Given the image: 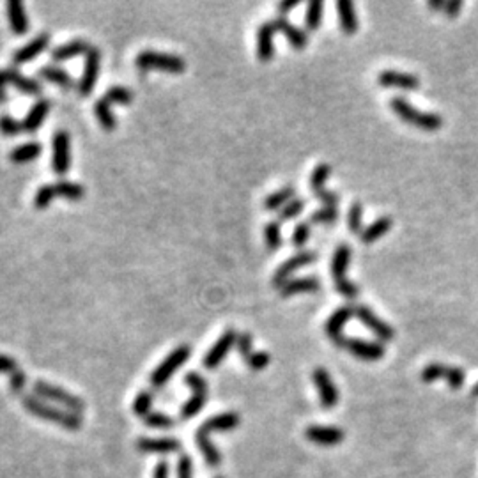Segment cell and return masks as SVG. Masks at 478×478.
Masks as SVG:
<instances>
[{"label":"cell","mask_w":478,"mask_h":478,"mask_svg":"<svg viewBox=\"0 0 478 478\" xmlns=\"http://www.w3.org/2000/svg\"><path fill=\"white\" fill-rule=\"evenodd\" d=\"M21 402H23L25 409L34 415V417L41 418L46 422H54V424L61 425L67 430H79L82 420L79 415H74L71 411H61L59 408L46 404L45 400L39 399L37 395H21Z\"/></svg>","instance_id":"6da1fadb"},{"label":"cell","mask_w":478,"mask_h":478,"mask_svg":"<svg viewBox=\"0 0 478 478\" xmlns=\"http://www.w3.org/2000/svg\"><path fill=\"white\" fill-rule=\"evenodd\" d=\"M390 108L397 114V117H400L402 121H406L408 124H413L417 128L425 129V132H436L443 126V117L434 114V112H422L418 108L413 107L408 99L395 96V98L390 99Z\"/></svg>","instance_id":"7a4b0ae2"},{"label":"cell","mask_w":478,"mask_h":478,"mask_svg":"<svg viewBox=\"0 0 478 478\" xmlns=\"http://www.w3.org/2000/svg\"><path fill=\"white\" fill-rule=\"evenodd\" d=\"M135 64L138 70H156L167 71V73L172 74H181L186 70L185 59L179 57V55L172 54H163V52H154V50H145L136 55Z\"/></svg>","instance_id":"3957f363"},{"label":"cell","mask_w":478,"mask_h":478,"mask_svg":"<svg viewBox=\"0 0 478 478\" xmlns=\"http://www.w3.org/2000/svg\"><path fill=\"white\" fill-rule=\"evenodd\" d=\"M351 260V248L347 245H340V247L335 250V256L331 259V275H333L335 280V287L342 296L349 298H356L360 294L358 285L353 284L351 280H347V266H349Z\"/></svg>","instance_id":"277c9868"},{"label":"cell","mask_w":478,"mask_h":478,"mask_svg":"<svg viewBox=\"0 0 478 478\" xmlns=\"http://www.w3.org/2000/svg\"><path fill=\"white\" fill-rule=\"evenodd\" d=\"M190 356H191L190 346L176 347V349H174L172 353H170V355L167 356V358L163 360L156 368H154L153 374H151V384H153L154 388L165 386L167 381H169L170 377H172V375L183 367V363H186L188 360H190Z\"/></svg>","instance_id":"5b68a950"},{"label":"cell","mask_w":478,"mask_h":478,"mask_svg":"<svg viewBox=\"0 0 478 478\" xmlns=\"http://www.w3.org/2000/svg\"><path fill=\"white\" fill-rule=\"evenodd\" d=\"M34 393L39 399H48L54 400V402H59V404H62L67 411L74 413V415H80L85 409V402L80 397L73 395V393L66 392V390H62V388L55 386V384L46 383V381H36L34 383Z\"/></svg>","instance_id":"8992f818"},{"label":"cell","mask_w":478,"mask_h":478,"mask_svg":"<svg viewBox=\"0 0 478 478\" xmlns=\"http://www.w3.org/2000/svg\"><path fill=\"white\" fill-rule=\"evenodd\" d=\"M185 383L194 390V397L188 402H185L181 408V420H190V418L197 417L198 413L202 411V408L207 402V383L202 375L197 372H188L185 375Z\"/></svg>","instance_id":"52a82bcc"},{"label":"cell","mask_w":478,"mask_h":478,"mask_svg":"<svg viewBox=\"0 0 478 478\" xmlns=\"http://www.w3.org/2000/svg\"><path fill=\"white\" fill-rule=\"evenodd\" d=\"M335 344L338 347L351 351L356 358L367 360V362H375V360H381L384 356V347L381 344L367 342V340H362V338L340 337L338 340H335Z\"/></svg>","instance_id":"ba28073f"},{"label":"cell","mask_w":478,"mask_h":478,"mask_svg":"<svg viewBox=\"0 0 478 478\" xmlns=\"http://www.w3.org/2000/svg\"><path fill=\"white\" fill-rule=\"evenodd\" d=\"M318 259H319V256L315 253V251H310V250L300 251V253H296V256H293L291 259L285 260L280 268L276 269L275 275H273V278H271L273 285L280 289L282 285L287 284V282L291 280V276H293V273L296 271V269L303 268V266H309V264L315 262Z\"/></svg>","instance_id":"9c48e42d"},{"label":"cell","mask_w":478,"mask_h":478,"mask_svg":"<svg viewBox=\"0 0 478 478\" xmlns=\"http://www.w3.org/2000/svg\"><path fill=\"white\" fill-rule=\"evenodd\" d=\"M238 331L232 330V328H229L225 333L222 335V337L216 340V344L213 347H211L209 351H207V355L204 356V367L209 368V371H213V368H216L220 365V363L225 360V356L229 355V351L232 349V347L238 344Z\"/></svg>","instance_id":"30bf717a"},{"label":"cell","mask_w":478,"mask_h":478,"mask_svg":"<svg viewBox=\"0 0 478 478\" xmlns=\"http://www.w3.org/2000/svg\"><path fill=\"white\" fill-rule=\"evenodd\" d=\"M71 165V149L70 133L57 132L54 136V158H52V169L59 178H64Z\"/></svg>","instance_id":"8fae6325"},{"label":"cell","mask_w":478,"mask_h":478,"mask_svg":"<svg viewBox=\"0 0 478 478\" xmlns=\"http://www.w3.org/2000/svg\"><path fill=\"white\" fill-rule=\"evenodd\" d=\"M312 380L315 388L319 390V400H321L322 408H335L338 402V390L335 386L333 380H331L330 372L322 367H318L312 372Z\"/></svg>","instance_id":"7c38bea8"},{"label":"cell","mask_w":478,"mask_h":478,"mask_svg":"<svg viewBox=\"0 0 478 478\" xmlns=\"http://www.w3.org/2000/svg\"><path fill=\"white\" fill-rule=\"evenodd\" d=\"M99 62H101V54L96 46H91V50L85 54V64H83L82 79L79 82V92L82 96H89L94 91L96 80L99 73Z\"/></svg>","instance_id":"4fadbf2b"},{"label":"cell","mask_w":478,"mask_h":478,"mask_svg":"<svg viewBox=\"0 0 478 478\" xmlns=\"http://www.w3.org/2000/svg\"><path fill=\"white\" fill-rule=\"evenodd\" d=\"M377 82L386 89H402V91H415L420 87V79L417 74L402 73L395 70H384L377 74Z\"/></svg>","instance_id":"5bb4252c"},{"label":"cell","mask_w":478,"mask_h":478,"mask_svg":"<svg viewBox=\"0 0 478 478\" xmlns=\"http://www.w3.org/2000/svg\"><path fill=\"white\" fill-rule=\"evenodd\" d=\"M356 318H358L363 324L367 326L368 330L374 331L375 337L380 338V340H386V342H390V340L395 337V331H393L392 326L388 324V322H384L383 319L377 318V315L372 312V309H368V306L365 305L356 306Z\"/></svg>","instance_id":"9a60e30c"},{"label":"cell","mask_w":478,"mask_h":478,"mask_svg":"<svg viewBox=\"0 0 478 478\" xmlns=\"http://www.w3.org/2000/svg\"><path fill=\"white\" fill-rule=\"evenodd\" d=\"M136 450L145 452V454H174V452L181 450V441L176 437H160V439L141 437L136 441Z\"/></svg>","instance_id":"2e32d148"},{"label":"cell","mask_w":478,"mask_h":478,"mask_svg":"<svg viewBox=\"0 0 478 478\" xmlns=\"http://www.w3.org/2000/svg\"><path fill=\"white\" fill-rule=\"evenodd\" d=\"M353 315H356V306L344 305V306H340V309L335 310V312L331 313L330 318H328V321H326V324H324L326 335H328L330 338H333V342L335 340H338V338L342 337L344 326H346L347 322L351 321V318H353Z\"/></svg>","instance_id":"e0dca14e"},{"label":"cell","mask_w":478,"mask_h":478,"mask_svg":"<svg viewBox=\"0 0 478 478\" xmlns=\"http://www.w3.org/2000/svg\"><path fill=\"white\" fill-rule=\"evenodd\" d=\"M48 46L50 36L48 34H41V36H37L36 39H32V41L27 43V45L21 46L20 50H17V52L12 54V64H14V66L27 64V62L34 61L39 54H43Z\"/></svg>","instance_id":"ac0fdd59"},{"label":"cell","mask_w":478,"mask_h":478,"mask_svg":"<svg viewBox=\"0 0 478 478\" xmlns=\"http://www.w3.org/2000/svg\"><path fill=\"white\" fill-rule=\"evenodd\" d=\"M271 21H273V25H275L276 32L284 34L294 50L305 48L306 43H309V36H306L305 30L298 29L296 25L291 23V21H289L285 17H282V14H278V17H276L275 20H271Z\"/></svg>","instance_id":"d6986e66"},{"label":"cell","mask_w":478,"mask_h":478,"mask_svg":"<svg viewBox=\"0 0 478 478\" xmlns=\"http://www.w3.org/2000/svg\"><path fill=\"white\" fill-rule=\"evenodd\" d=\"M275 25L273 21H266L257 29V59L262 62H269L275 55Z\"/></svg>","instance_id":"ffe728a7"},{"label":"cell","mask_w":478,"mask_h":478,"mask_svg":"<svg viewBox=\"0 0 478 478\" xmlns=\"http://www.w3.org/2000/svg\"><path fill=\"white\" fill-rule=\"evenodd\" d=\"M305 436L315 445L335 446L342 443L344 433L337 427H321V425H310L305 430Z\"/></svg>","instance_id":"44dd1931"},{"label":"cell","mask_w":478,"mask_h":478,"mask_svg":"<svg viewBox=\"0 0 478 478\" xmlns=\"http://www.w3.org/2000/svg\"><path fill=\"white\" fill-rule=\"evenodd\" d=\"M239 425V415L229 411L222 413L218 417L209 418L207 422H204L200 427H198V434H206L209 436V433H227V430H234Z\"/></svg>","instance_id":"7402d4cb"},{"label":"cell","mask_w":478,"mask_h":478,"mask_svg":"<svg viewBox=\"0 0 478 478\" xmlns=\"http://www.w3.org/2000/svg\"><path fill=\"white\" fill-rule=\"evenodd\" d=\"M319 289H321L319 276H303V278H291L287 284L282 285L280 294L284 298H289L300 293H315Z\"/></svg>","instance_id":"603a6c76"},{"label":"cell","mask_w":478,"mask_h":478,"mask_svg":"<svg viewBox=\"0 0 478 478\" xmlns=\"http://www.w3.org/2000/svg\"><path fill=\"white\" fill-rule=\"evenodd\" d=\"M8 18L11 30L17 36H25L29 30V20L25 14V8L20 0H9L8 2Z\"/></svg>","instance_id":"cb8c5ba5"},{"label":"cell","mask_w":478,"mask_h":478,"mask_svg":"<svg viewBox=\"0 0 478 478\" xmlns=\"http://www.w3.org/2000/svg\"><path fill=\"white\" fill-rule=\"evenodd\" d=\"M48 112H50L48 99H39L36 105H32V108H30L29 114H27L23 119V132L36 133L37 129L41 128L43 121L46 119Z\"/></svg>","instance_id":"d4e9b609"},{"label":"cell","mask_w":478,"mask_h":478,"mask_svg":"<svg viewBox=\"0 0 478 478\" xmlns=\"http://www.w3.org/2000/svg\"><path fill=\"white\" fill-rule=\"evenodd\" d=\"M89 50H91V45L85 39H73V41H67L66 45L57 46L55 50H52V59L57 62L70 61V59L87 54Z\"/></svg>","instance_id":"484cf974"},{"label":"cell","mask_w":478,"mask_h":478,"mask_svg":"<svg viewBox=\"0 0 478 478\" xmlns=\"http://www.w3.org/2000/svg\"><path fill=\"white\" fill-rule=\"evenodd\" d=\"M338 9V21H340V27L346 34H355L358 30V17H356L355 6L351 0H338L337 2Z\"/></svg>","instance_id":"4316f807"},{"label":"cell","mask_w":478,"mask_h":478,"mask_svg":"<svg viewBox=\"0 0 478 478\" xmlns=\"http://www.w3.org/2000/svg\"><path fill=\"white\" fill-rule=\"evenodd\" d=\"M37 74H39L43 80H48V82L57 83L59 87H62V89H64V91H70V89H73V85H74L73 79H71L70 74L62 70V67L43 66V67H39Z\"/></svg>","instance_id":"83f0119b"},{"label":"cell","mask_w":478,"mask_h":478,"mask_svg":"<svg viewBox=\"0 0 478 478\" xmlns=\"http://www.w3.org/2000/svg\"><path fill=\"white\" fill-rule=\"evenodd\" d=\"M41 154V145L37 142H27L23 145H18L17 149H12L11 154H9V160L17 165H23V163H29L39 158Z\"/></svg>","instance_id":"f1b7e54d"},{"label":"cell","mask_w":478,"mask_h":478,"mask_svg":"<svg viewBox=\"0 0 478 478\" xmlns=\"http://www.w3.org/2000/svg\"><path fill=\"white\" fill-rule=\"evenodd\" d=\"M390 229H392V218H390V216H381V218H377L375 222H372L368 227L363 229V243H374V241H377L380 238H383Z\"/></svg>","instance_id":"f546056e"},{"label":"cell","mask_w":478,"mask_h":478,"mask_svg":"<svg viewBox=\"0 0 478 478\" xmlns=\"http://www.w3.org/2000/svg\"><path fill=\"white\" fill-rule=\"evenodd\" d=\"M294 195H296V188H294V186H285L282 190L275 191V194H269L268 197L264 198V207L269 211L282 209V207L287 206L291 200H294Z\"/></svg>","instance_id":"4dcf8cb0"},{"label":"cell","mask_w":478,"mask_h":478,"mask_svg":"<svg viewBox=\"0 0 478 478\" xmlns=\"http://www.w3.org/2000/svg\"><path fill=\"white\" fill-rule=\"evenodd\" d=\"M94 114H96V119L99 121V124L103 126V129H107V132H114V129H116L117 121L116 117H114V114H112L110 103H108L107 99L101 98L96 101Z\"/></svg>","instance_id":"1f68e13d"},{"label":"cell","mask_w":478,"mask_h":478,"mask_svg":"<svg viewBox=\"0 0 478 478\" xmlns=\"http://www.w3.org/2000/svg\"><path fill=\"white\" fill-rule=\"evenodd\" d=\"M55 191L61 197L67 198V200H82L85 197V188L79 183L71 181H59L55 183Z\"/></svg>","instance_id":"d6a6232c"},{"label":"cell","mask_w":478,"mask_h":478,"mask_svg":"<svg viewBox=\"0 0 478 478\" xmlns=\"http://www.w3.org/2000/svg\"><path fill=\"white\" fill-rule=\"evenodd\" d=\"M331 176V165H328V163H319L315 169L312 170V174H310V188H312V191L315 195L321 194V191H324V183L326 179Z\"/></svg>","instance_id":"836d02e7"},{"label":"cell","mask_w":478,"mask_h":478,"mask_svg":"<svg viewBox=\"0 0 478 478\" xmlns=\"http://www.w3.org/2000/svg\"><path fill=\"white\" fill-rule=\"evenodd\" d=\"M322 21V2L321 0H310L309 8H306L305 23L306 29L318 30Z\"/></svg>","instance_id":"e575fe53"},{"label":"cell","mask_w":478,"mask_h":478,"mask_svg":"<svg viewBox=\"0 0 478 478\" xmlns=\"http://www.w3.org/2000/svg\"><path fill=\"white\" fill-rule=\"evenodd\" d=\"M264 239H266V247L269 250H278L282 247V234H280V222H268L264 227Z\"/></svg>","instance_id":"d590c367"},{"label":"cell","mask_w":478,"mask_h":478,"mask_svg":"<svg viewBox=\"0 0 478 478\" xmlns=\"http://www.w3.org/2000/svg\"><path fill=\"white\" fill-rule=\"evenodd\" d=\"M153 408V393L151 392H141L133 400V413L136 417L145 418L151 413Z\"/></svg>","instance_id":"8d00e7d4"},{"label":"cell","mask_w":478,"mask_h":478,"mask_svg":"<svg viewBox=\"0 0 478 478\" xmlns=\"http://www.w3.org/2000/svg\"><path fill=\"white\" fill-rule=\"evenodd\" d=\"M347 223H349V231L353 234H360L363 232V206L360 202H355L351 206L349 215H347Z\"/></svg>","instance_id":"74e56055"},{"label":"cell","mask_w":478,"mask_h":478,"mask_svg":"<svg viewBox=\"0 0 478 478\" xmlns=\"http://www.w3.org/2000/svg\"><path fill=\"white\" fill-rule=\"evenodd\" d=\"M57 191H55V185H43L39 190L36 191V197H34V207L36 209H45L52 204V200L55 198Z\"/></svg>","instance_id":"f35d334b"},{"label":"cell","mask_w":478,"mask_h":478,"mask_svg":"<svg viewBox=\"0 0 478 478\" xmlns=\"http://www.w3.org/2000/svg\"><path fill=\"white\" fill-rule=\"evenodd\" d=\"M105 99H107L108 103H117V105H129L133 99V94L128 91V89H124V87L121 85H114L110 87L107 91V94H105Z\"/></svg>","instance_id":"ab89813d"},{"label":"cell","mask_w":478,"mask_h":478,"mask_svg":"<svg viewBox=\"0 0 478 478\" xmlns=\"http://www.w3.org/2000/svg\"><path fill=\"white\" fill-rule=\"evenodd\" d=\"M12 85L17 87L18 91L23 92V94H32V96H39L43 92V85L37 80L32 79H27V76H23V74H20L17 79V82L12 83Z\"/></svg>","instance_id":"60d3db41"},{"label":"cell","mask_w":478,"mask_h":478,"mask_svg":"<svg viewBox=\"0 0 478 478\" xmlns=\"http://www.w3.org/2000/svg\"><path fill=\"white\" fill-rule=\"evenodd\" d=\"M338 220V211L337 207L324 206L321 209L313 211L310 215V223H335Z\"/></svg>","instance_id":"b9f144b4"},{"label":"cell","mask_w":478,"mask_h":478,"mask_svg":"<svg viewBox=\"0 0 478 478\" xmlns=\"http://www.w3.org/2000/svg\"><path fill=\"white\" fill-rule=\"evenodd\" d=\"M448 367L441 365V363H430L422 371V381L424 383H433V381L439 380V377H446Z\"/></svg>","instance_id":"7bdbcfd3"},{"label":"cell","mask_w":478,"mask_h":478,"mask_svg":"<svg viewBox=\"0 0 478 478\" xmlns=\"http://www.w3.org/2000/svg\"><path fill=\"white\" fill-rule=\"evenodd\" d=\"M144 422L151 429H170V427H174L172 418H169L167 415H163V413L151 411L147 417L144 418Z\"/></svg>","instance_id":"ee69618b"},{"label":"cell","mask_w":478,"mask_h":478,"mask_svg":"<svg viewBox=\"0 0 478 478\" xmlns=\"http://www.w3.org/2000/svg\"><path fill=\"white\" fill-rule=\"evenodd\" d=\"M303 209H305V200H301V198H294V200H291L287 206L282 207L280 213H278V218H280L282 222H285V220H293V218H296V216L300 215Z\"/></svg>","instance_id":"f6af8a7d"},{"label":"cell","mask_w":478,"mask_h":478,"mask_svg":"<svg viewBox=\"0 0 478 478\" xmlns=\"http://www.w3.org/2000/svg\"><path fill=\"white\" fill-rule=\"evenodd\" d=\"M0 132L8 136L20 135L23 132V123H18L17 119H12L11 116H2L0 117Z\"/></svg>","instance_id":"bcb514c9"},{"label":"cell","mask_w":478,"mask_h":478,"mask_svg":"<svg viewBox=\"0 0 478 478\" xmlns=\"http://www.w3.org/2000/svg\"><path fill=\"white\" fill-rule=\"evenodd\" d=\"M310 238V222L298 223L293 232V245L296 248H303Z\"/></svg>","instance_id":"7dc6e473"},{"label":"cell","mask_w":478,"mask_h":478,"mask_svg":"<svg viewBox=\"0 0 478 478\" xmlns=\"http://www.w3.org/2000/svg\"><path fill=\"white\" fill-rule=\"evenodd\" d=\"M269 362H271V356H269L266 351H257V353L253 351V355L247 360L248 367H250L251 371H262V368L268 367Z\"/></svg>","instance_id":"c3c4849f"},{"label":"cell","mask_w":478,"mask_h":478,"mask_svg":"<svg viewBox=\"0 0 478 478\" xmlns=\"http://www.w3.org/2000/svg\"><path fill=\"white\" fill-rule=\"evenodd\" d=\"M251 335L248 333V331H245V333H241L238 337V349H239V355L243 356V360L247 362L248 358H250L251 355H253V349H251Z\"/></svg>","instance_id":"681fc988"},{"label":"cell","mask_w":478,"mask_h":478,"mask_svg":"<svg viewBox=\"0 0 478 478\" xmlns=\"http://www.w3.org/2000/svg\"><path fill=\"white\" fill-rule=\"evenodd\" d=\"M446 381H448V386L452 390H459L464 384V372L457 367H448V372H446Z\"/></svg>","instance_id":"f907efd6"},{"label":"cell","mask_w":478,"mask_h":478,"mask_svg":"<svg viewBox=\"0 0 478 478\" xmlns=\"http://www.w3.org/2000/svg\"><path fill=\"white\" fill-rule=\"evenodd\" d=\"M178 478H194V462L188 455H181L178 462Z\"/></svg>","instance_id":"816d5d0a"},{"label":"cell","mask_w":478,"mask_h":478,"mask_svg":"<svg viewBox=\"0 0 478 478\" xmlns=\"http://www.w3.org/2000/svg\"><path fill=\"white\" fill-rule=\"evenodd\" d=\"M21 368L18 367V363L11 358V356L0 355V374H9L12 377L14 374H18Z\"/></svg>","instance_id":"f5cc1de1"},{"label":"cell","mask_w":478,"mask_h":478,"mask_svg":"<svg viewBox=\"0 0 478 478\" xmlns=\"http://www.w3.org/2000/svg\"><path fill=\"white\" fill-rule=\"evenodd\" d=\"M20 71L14 70V67H8V70H0V89H4L6 85H9V83H14L17 82V79L20 76Z\"/></svg>","instance_id":"db71d44e"},{"label":"cell","mask_w":478,"mask_h":478,"mask_svg":"<svg viewBox=\"0 0 478 478\" xmlns=\"http://www.w3.org/2000/svg\"><path fill=\"white\" fill-rule=\"evenodd\" d=\"M25 381H27V380H25V374H23V372H21V371L18 372V374L12 375L11 381H9V383H11V390H12V392H14V393H21V392H23Z\"/></svg>","instance_id":"11a10c76"},{"label":"cell","mask_w":478,"mask_h":478,"mask_svg":"<svg viewBox=\"0 0 478 478\" xmlns=\"http://www.w3.org/2000/svg\"><path fill=\"white\" fill-rule=\"evenodd\" d=\"M461 8H462L461 0H448V2H446V6H445L446 17L455 18L459 14V11H461Z\"/></svg>","instance_id":"9f6ffc18"},{"label":"cell","mask_w":478,"mask_h":478,"mask_svg":"<svg viewBox=\"0 0 478 478\" xmlns=\"http://www.w3.org/2000/svg\"><path fill=\"white\" fill-rule=\"evenodd\" d=\"M154 478H169V462L160 461L154 468Z\"/></svg>","instance_id":"6f0895ef"},{"label":"cell","mask_w":478,"mask_h":478,"mask_svg":"<svg viewBox=\"0 0 478 478\" xmlns=\"http://www.w3.org/2000/svg\"><path fill=\"white\" fill-rule=\"evenodd\" d=\"M298 4H300V0H284V2H280V4H278V11H280L282 17H284L285 12H289L291 9H294Z\"/></svg>","instance_id":"680465c9"},{"label":"cell","mask_w":478,"mask_h":478,"mask_svg":"<svg viewBox=\"0 0 478 478\" xmlns=\"http://www.w3.org/2000/svg\"><path fill=\"white\" fill-rule=\"evenodd\" d=\"M445 0H429V8L433 9H445Z\"/></svg>","instance_id":"91938a15"},{"label":"cell","mask_w":478,"mask_h":478,"mask_svg":"<svg viewBox=\"0 0 478 478\" xmlns=\"http://www.w3.org/2000/svg\"><path fill=\"white\" fill-rule=\"evenodd\" d=\"M8 101V92H6V89H0V105L6 103Z\"/></svg>","instance_id":"94428289"},{"label":"cell","mask_w":478,"mask_h":478,"mask_svg":"<svg viewBox=\"0 0 478 478\" xmlns=\"http://www.w3.org/2000/svg\"><path fill=\"white\" fill-rule=\"evenodd\" d=\"M471 393H473V397H478V383L475 384L473 390H471Z\"/></svg>","instance_id":"6125c7cd"},{"label":"cell","mask_w":478,"mask_h":478,"mask_svg":"<svg viewBox=\"0 0 478 478\" xmlns=\"http://www.w3.org/2000/svg\"><path fill=\"white\" fill-rule=\"evenodd\" d=\"M216 478H223V477H216Z\"/></svg>","instance_id":"be15d7a7"}]
</instances>
